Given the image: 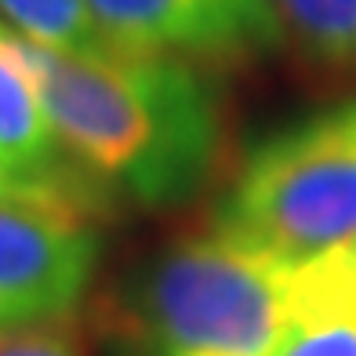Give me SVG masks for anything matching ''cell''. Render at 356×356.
<instances>
[{"label": "cell", "instance_id": "obj_8", "mask_svg": "<svg viewBox=\"0 0 356 356\" xmlns=\"http://www.w3.org/2000/svg\"><path fill=\"white\" fill-rule=\"evenodd\" d=\"M295 327L327 320H356V236L320 258L295 266Z\"/></svg>", "mask_w": 356, "mask_h": 356}, {"label": "cell", "instance_id": "obj_5", "mask_svg": "<svg viewBox=\"0 0 356 356\" xmlns=\"http://www.w3.org/2000/svg\"><path fill=\"white\" fill-rule=\"evenodd\" d=\"M88 8L109 51L189 66L248 62L280 37L266 0H88Z\"/></svg>", "mask_w": 356, "mask_h": 356}, {"label": "cell", "instance_id": "obj_9", "mask_svg": "<svg viewBox=\"0 0 356 356\" xmlns=\"http://www.w3.org/2000/svg\"><path fill=\"white\" fill-rule=\"evenodd\" d=\"M4 22L29 44L51 51H95L102 47L88 0H0Z\"/></svg>", "mask_w": 356, "mask_h": 356}, {"label": "cell", "instance_id": "obj_6", "mask_svg": "<svg viewBox=\"0 0 356 356\" xmlns=\"http://www.w3.org/2000/svg\"><path fill=\"white\" fill-rule=\"evenodd\" d=\"M0 164L15 182L80 178L62 156L47 124L26 37L0 19Z\"/></svg>", "mask_w": 356, "mask_h": 356}, {"label": "cell", "instance_id": "obj_11", "mask_svg": "<svg viewBox=\"0 0 356 356\" xmlns=\"http://www.w3.org/2000/svg\"><path fill=\"white\" fill-rule=\"evenodd\" d=\"M280 356H356V320H327L295 327Z\"/></svg>", "mask_w": 356, "mask_h": 356}, {"label": "cell", "instance_id": "obj_3", "mask_svg": "<svg viewBox=\"0 0 356 356\" xmlns=\"http://www.w3.org/2000/svg\"><path fill=\"white\" fill-rule=\"evenodd\" d=\"M218 222L291 266L349 244L356 236V99L258 142Z\"/></svg>", "mask_w": 356, "mask_h": 356}, {"label": "cell", "instance_id": "obj_10", "mask_svg": "<svg viewBox=\"0 0 356 356\" xmlns=\"http://www.w3.org/2000/svg\"><path fill=\"white\" fill-rule=\"evenodd\" d=\"M0 356H84V338L70 316L44 320L0 331Z\"/></svg>", "mask_w": 356, "mask_h": 356}, {"label": "cell", "instance_id": "obj_7", "mask_svg": "<svg viewBox=\"0 0 356 356\" xmlns=\"http://www.w3.org/2000/svg\"><path fill=\"white\" fill-rule=\"evenodd\" d=\"M277 29L313 66L356 76V0H266Z\"/></svg>", "mask_w": 356, "mask_h": 356}, {"label": "cell", "instance_id": "obj_4", "mask_svg": "<svg viewBox=\"0 0 356 356\" xmlns=\"http://www.w3.org/2000/svg\"><path fill=\"white\" fill-rule=\"evenodd\" d=\"M99 251V193L84 178L0 189V331L70 316Z\"/></svg>", "mask_w": 356, "mask_h": 356}, {"label": "cell", "instance_id": "obj_2", "mask_svg": "<svg viewBox=\"0 0 356 356\" xmlns=\"http://www.w3.org/2000/svg\"><path fill=\"white\" fill-rule=\"evenodd\" d=\"M295 266L229 225L156 258L135 309L142 356H280L295 331Z\"/></svg>", "mask_w": 356, "mask_h": 356}, {"label": "cell", "instance_id": "obj_1", "mask_svg": "<svg viewBox=\"0 0 356 356\" xmlns=\"http://www.w3.org/2000/svg\"><path fill=\"white\" fill-rule=\"evenodd\" d=\"M26 55L62 156L99 197L175 207L207 182L222 113L197 66L109 47L51 51L29 40Z\"/></svg>", "mask_w": 356, "mask_h": 356}, {"label": "cell", "instance_id": "obj_12", "mask_svg": "<svg viewBox=\"0 0 356 356\" xmlns=\"http://www.w3.org/2000/svg\"><path fill=\"white\" fill-rule=\"evenodd\" d=\"M11 182H15V178H11V175H8V171H4V164H0V189H8V186H11Z\"/></svg>", "mask_w": 356, "mask_h": 356}]
</instances>
